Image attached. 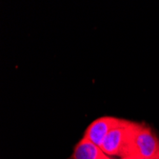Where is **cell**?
Wrapping results in <instances>:
<instances>
[{"label": "cell", "instance_id": "277c9868", "mask_svg": "<svg viewBox=\"0 0 159 159\" xmlns=\"http://www.w3.org/2000/svg\"><path fill=\"white\" fill-rule=\"evenodd\" d=\"M70 159H111V156L93 142L82 137L75 145Z\"/></svg>", "mask_w": 159, "mask_h": 159}, {"label": "cell", "instance_id": "3957f363", "mask_svg": "<svg viewBox=\"0 0 159 159\" xmlns=\"http://www.w3.org/2000/svg\"><path fill=\"white\" fill-rule=\"evenodd\" d=\"M122 119L113 116H102L93 121L86 129L83 137L93 142L101 148L108 134L116 128Z\"/></svg>", "mask_w": 159, "mask_h": 159}, {"label": "cell", "instance_id": "5b68a950", "mask_svg": "<svg viewBox=\"0 0 159 159\" xmlns=\"http://www.w3.org/2000/svg\"><path fill=\"white\" fill-rule=\"evenodd\" d=\"M127 159H155V158H144V157H135V156H129Z\"/></svg>", "mask_w": 159, "mask_h": 159}, {"label": "cell", "instance_id": "6da1fadb", "mask_svg": "<svg viewBox=\"0 0 159 159\" xmlns=\"http://www.w3.org/2000/svg\"><path fill=\"white\" fill-rule=\"evenodd\" d=\"M129 156L159 159V138L150 126L132 122L128 146Z\"/></svg>", "mask_w": 159, "mask_h": 159}, {"label": "cell", "instance_id": "52a82bcc", "mask_svg": "<svg viewBox=\"0 0 159 159\" xmlns=\"http://www.w3.org/2000/svg\"><path fill=\"white\" fill-rule=\"evenodd\" d=\"M111 159H112V158H111ZM120 159H121V158H120Z\"/></svg>", "mask_w": 159, "mask_h": 159}, {"label": "cell", "instance_id": "8992f818", "mask_svg": "<svg viewBox=\"0 0 159 159\" xmlns=\"http://www.w3.org/2000/svg\"><path fill=\"white\" fill-rule=\"evenodd\" d=\"M121 159H127V158H121Z\"/></svg>", "mask_w": 159, "mask_h": 159}, {"label": "cell", "instance_id": "7a4b0ae2", "mask_svg": "<svg viewBox=\"0 0 159 159\" xmlns=\"http://www.w3.org/2000/svg\"><path fill=\"white\" fill-rule=\"evenodd\" d=\"M131 125L132 121L122 119V122L108 134L101 146V149L107 155H116L121 156V158L128 157Z\"/></svg>", "mask_w": 159, "mask_h": 159}]
</instances>
